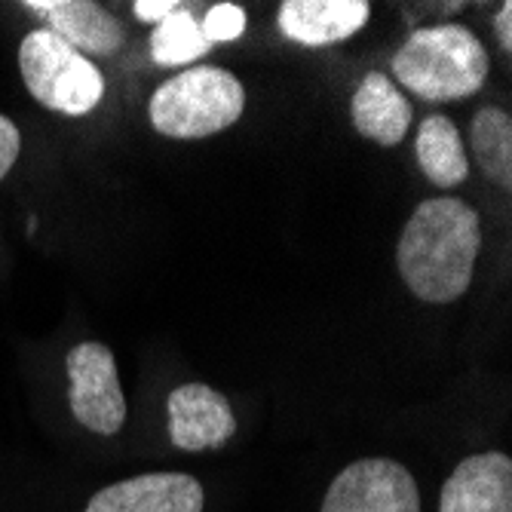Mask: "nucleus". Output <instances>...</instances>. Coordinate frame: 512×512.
<instances>
[{
    "label": "nucleus",
    "mask_w": 512,
    "mask_h": 512,
    "mask_svg": "<svg viewBox=\"0 0 512 512\" xmlns=\"http://www.w3.org/2000/svg\"><path fill=\"white\" fill-rule=\"evenodd\" d=\"M200 31H203V37L209 43H230V40L243 37V31H246V13L237 4H215L206 13Z\"/></svg>",
    "instance_id": "16"
},
{
    "label": "nucleus",
    "mask_w": 512,
    "mask_h": 512,
    "mask_svg": "<svg viewBox=\"0 0 512 512\" xmlns=\"http://www.w3.org/2000/svg\"><path fill=\"white\" fill-rule=\"evenodd\" d=\"M491 59L482 40L463 25L414 31L393 56L396 83L427 102L470 99L482 89Z\"/></svg>",
    "instance_id": "2"
},
{
    "label": "nucleus",
    "mask_w": 512,
    "mask_h": 512,
    "mask_svg": "<svg viewBox=\"0 0 512 512\" xmlns=\"http://www.w3.org/2000/svg\"><path fill=\"white\" fill-rule=\"evenodd\" d=\"M365 0H286L279 7V31L301 46H329L353 37L368 22Z\"/></svg>",
    "instance_id": "11"
},
{
    "label": "nucleus",
    "mask_w": 512,
    "mask_h": 512,
    "mask_svg": "<svg viewBox=\"0 0 512 512\" xmlns=\"http://www.w3.org/2000/svg\"><path fill=\"white\" fill-rule=\"evenodd\" d=\"M319 512H421V491L402 463L362 457L335 476Z\"/></svg>",
    "instance_id": "6"
},
{
    "label": "nucleus",
    "mask_w": 512,
    "mask_h": 512,
    "mask_svg": "<svg viewBox=\"0 0 512 512\" xmlns=\"http://www.w3.org/2000/svg\"><path fill=\"white\" fill-rule=\"evenodd\" d=\"M439 512H512V460L500 451L460 460L442 485Z\"/></svg>",
    "instance_id": "9"
},
{
    "label": "nucleus",
    "mask_w": 512,
    "mask_h": 512,
    "mask_svg": "<svg viewBox=\"0 0 512 512\" xmlns=\"http://www.w3.org/2000/svg\"><path fill=\"white\" fill-rule=\"evenodd\" d=\"M22 7L83 56H114L123 46V25L89 0H25Z\"/></svg>",
    "instance_id": "10"
},
{
    "label": "nucleus",
    "mask_w": 512,
    "mask_h": 512,
    "mask_svg": "<svg viewBox=\"0 0 512 512\" xmlns=\"http://www.w3.org/2000/svg\"><path fill=\"white\" fill-rule=\"evenodd\" d=\"M414 154L421 172L436 184V188H457L470 175V160L463 138L454 126V120L433 114L421 123L414 138Z\"/></svg>",
    "instance_id": "13"
},
{
    "label": "nucleus",
    "mask_w": 512,
    "mask_h": 512,
    "mask_svg": "<svg viewBox=\"0 0 512 512\" xmlns=\"http://www.w3.org/2000/svg\"><path fill=\"white\" fill-rule=\"evenodd\" d=\"M479 249L482 227L476 209L457 197H436L411 212L396 264L414 298L451 304L470 289Z\"/></svg>",
    "instance_id": "1"
},
{
    "label": "nucleus",
    "mask_w": 512,
    "mask_h": 512,
    "mask_svg": "<svg viewBox=\"0 0 512 512\" xmlns=\"http://www.w3.org/2000/svg\"><path fill=\"white\" fill-rule=\"evenodd\" d=\"M19 71L43 108L68 117H83L105 99L102 71L50 28L25 34L19 46Z\"/></svg>",
    "instance_id": "4"
},
{
    "label": "nucleus",
    "mask_w": 512,
    "mask_h": 512,
    "mask_svg": "<svg viewBox=\"0 0 512 512\" xmlns=\"http://www.w3.org/2000/svg\"><path fill=\"white\" fill-rule=\"evenodd\" d=\"M19 151H22V135L16 129V123L0 114V181H4L10 175V169L16 166Z\"/></svg>",
    "instance_id": "17"
},
{
    "label": "nucleus",
    "mask_w": 512,
    "mask_h": 512,
    "mask_svg": "<svg viewBox=\"0 0 512 512\" xmlns=\"http://www.w3.org/2000/svg\"><path fill=\"white\" fill-rule=\"evenodd\" d=\"M132 10H135V19L138 22H154V25H160L163 19H169L178 10V4H175V0H135Z\"/></svg>",
    "instance_id": "18"
},
{
    "label": "nucleus",
    "mask_w": 512,
    "mask_h": 512,
    "mask_svg": "<svg viewBox=\"0 0 512 512\" xmlns=\"http://www.w3.org/2000/svg\"><path fill=\"white\" fill-rule=\"evenodd\" d=\"M246 111L243 83L215 65H197L160 83L148 102L151 126L166 138H209Z\"/></svg>",
    "instance_id": "3"
},
{
    "label": "nucleus",
    "mask_w": 512,
    "mask_h": 512,
    "mask_svg": "<svg viewBox=\"0 0 512 512\" xmlns=\"http://www.w3.org/2000/svg\"><path fill=\"white\" fill-rule=\"evenodd\" d=\"M470 145L482 175L503 191L512 188V117L503 108H479L470 126Z\"/></svg>",
    "instance_id": "14"
},
{
    "label": "nucleus",
    "mask_w": 512,
    "mask_h": 512,
    "mask_svg": "<svg viewBox=\"0 0 512 512\" xmlns=\"http://www.w3.org/2000/svg\"><path fill=\"white\" fill-rule=\"evenodd\" d=\"M169 439L181 451H212L234 439L237 417L209 384H181L169 393Z\"/></svg>",
    "instance_id": "7"
},
{
    "label": "nucleus",
    "mask_w": 512,
    "mask_h": 512,
    "mask_svg": "<svg viewBox=\"0 0 512 512\" xmlns=\"http://www.w3.org/2000/svg\"><path fill=\"white\" fill-rule=\"evenodd\" d=\"M209 40L200 31V22L188 10H175L163 19L151 34V59L163 68L191 65L194 59L209 53Z\"/></svg>",
    "instance_id": "15"
},
{
    "label": "nucleus",
    "mask_w": 512,
    "mask_h": 512,
    "mask_svg": "<svg viewBox=\"0 0 512 512\" xmlns=\"http://www.w3.org/2000/svg\"><path fill=\"white\" fill-rule=\"evenodd\" d=\"M83 512H203V485L188 473H145L92 494Z\"/></svg>",
    "instance_id": "8"
},
{
    "label": "nucleus",
    "mask_w": 512,
    "mask_h": 512,
    "mask_svg": "<svg viewBox=\"0 0 512 512\" xmlns=\"http://www.w3.org/2000/svg\"><path fill=\"white\" fill-rule=\"evenodd\" d=\"M494 31H497V40L503 46V53L512 50V4H503L494 16Z\"/></svg>",
    "instance_id": "19"
},
{
    "label": "nucleus",
    "mask_w": 512,
    "mask_h": 512,
    "mask_svg": "<svg viewBox=\"0 0 512 512\" xmlns=\"http://www.w3.org/2000/svg\"><path fill=\"white\" fill-rule=\"evenodd\" d=\"M350 114H353L356 132L362 138H368V142L384 145V148L399 145L411 126L408 99L396 89V83L390 77H384L378 71L365 74V80L353 92Z\"/></svg>",
    "instance_id": "12"
},
{
    "label": "nucleus",
    "mask_w": 512,
    "mask_h": 512,
    "mask_svg": "<svg viewBox=\"0 0 512 512\" xmlns=\"http://www.w3.org/2000/svg\"><path fill=\"white\" fill-rule=\"evenodd\" d=\"M68 405L77 424L89 433L114 436L126 424V396L120 387L114 353L99 344H77L68 359Z\"/></svg>",
    "instance_id": "5"
}]
</instances>
